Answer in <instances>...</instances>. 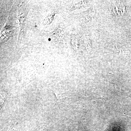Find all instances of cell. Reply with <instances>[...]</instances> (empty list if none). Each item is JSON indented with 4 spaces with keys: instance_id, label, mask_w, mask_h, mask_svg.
Masks as SVG:
<instances>
[{
    "instance_id": "cell-1",
    "label": "cell",
    "mask_w": 131,
    "mask_h": 131,
    "mask_svg": "<svg viewBox=\"0 0 131 131\" xmlns=\"http://www.w3.org/2000/svg\"><path fill=\"white\" fill-rule=\"evenodd\" d=\"M5 131H17L16 126L12 125L8 127Z\"/></svg>"
}]
</instances>
